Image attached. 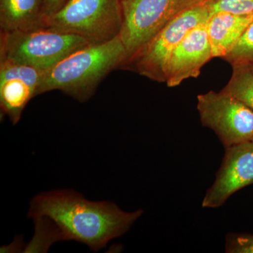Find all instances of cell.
<instances>
[{
  "mask_svg": "<svg viewBox=\"0 0 253 253\" xmlns=\"http://www.w3.org/2000/svg\"><path fill=\"white\" fill-rule=\"evenodd\" d=\"M203 126L215 133L224 149L253 139V111L224 91H209L197 96Z\"/></svg>",
  "mask_w": 253,
  "mask_h": 253,
  "instance_id": "obj_7",
  "label": "cell"
},
{
  "mask_svg": "<svg viewBox=\"0 0 253 253\" xmlns=\"http://www.w3.org/2000/svg\"><path fill=\"white\" fill-rule=\"evenodd\" d=\"M67 1L68 0H44V15L45 21L57 12Z\"/></svg>",
  "mask_w": 253,
  "mask_h": 253,
  "instance_id": "obj_17",
  "label": "cell"
},
{
  "mask_svg": "<svg viewBox=\"0 0 253 253\" xmlns=\"http://www.w3.org/2000/svg\"><path fill=\"white\" fill-rule=\"evenodd\" d=\"M211 14L230 13L241 16H253V0H206Z\"/></svg>",
  "mask_w": 253,
  "mask_h": 253,
  "instance_id": "obj_15",
  "label": "cell"
},
{
  "mask_svg": "<svg viewBox=\"0 0 253 253\" xmlns=\"http://www.w3.org/2000/svg\"><path fill=\"white\" fill-rule=\"evenodd\" d=\"M231 66L230 79L221 91L242 101L253 111V63Z\"/></svg>",
  "mask_w": 253,
  "mask_h": 253,
  "instance_id": "obj_13",
  "label": "cell"
},
{
  "mask_svg": "<svg viewBox=\"0 0 253 253\" xmlns=\"http://www.w3.org/2000/svg\"><path fill=\"white\" fill-rule=\"evenodd\" d=\"M203 1L121 0L123 23L119 36L126 51L124 64L176 16Z\"/></svg>",
  "mask_w": 253,
  "mask_h": 253,
  "instance_id": "obj_5",
  "label": "cell"
},
{
  "mask_svg": "<svg viewBox=\"0 0 253 253\" xmlns=\"http://www.w3.org/2000/svg\"><path fill=\"white\" fill-rule=\"evenodd\" d=\"M253 20V16L230 13L211 14L206 26L213 57L221 58L230 52Z\"/></svg>",
  "mask_w": 253,
  "mask_h": 253,
  "instance_id": "obj_11",
  "label": "cell"
},
{
  "mask_svg": "<svg viewBox=\"0 0 253 253\" xmlns=\"http://www.w3.org/2000/svg\"><path fill=\"white\" fill-rule=\"evenodd\" d=\"M44 71L7 61H0V108L13 125L21 120L23 110L38 95Z\"/></svg>",
  "mask_w": 253,
  "mask_h": 253,
  "instance_id": "obj_9",
  "label": "cell"
},
{
  "mask_svg": "<svg viewBox=\"0 0 253 253\" xmlns=\"http://www.w3.org/2000/svg\"><path fill=\"white\" fill-rule=\"evenodd\" d=\"M126 60L119 36L106 42L88 44L44 71L38 95L60 90L84 102L101 81L113 70L122 67Z\"/></svg>",
  "mask_w": 253,
  "mask_h": 253,
  "instance_id": "obj_2",
  "label": "cell"
},
{
  "mask_svg": "<svg viewBox=\"0 0 253 253\" xmlns=\"http://www.w3.org/2000/svg\"><path fill=\"white\" fill-rule=\"evenodd\" d=\"M211 11L206 0L176 16L133 57L122 66L151 81L165 83L164 68L168 58L188 34L206 22Z\"/></svg>",
  "mask_w": 253,
  "mask_h": 253,
  "instance_id": "obj_6",
  "label": "cell"
},
{
  "mask_svg": "<svg viewBox=\"0 0 253 253\" xmlns=\"http://www.w3.org/2000/svg\"><path fill=\"white\" fill-rule=\"evenodd\" d=\"M44 0H0L1 31L44 26Z\"/></svg>",
  "mask_w": 253,
  "mask_h": 253,
  "instance_id": "obj_12",
  "label": "cell"
},
{
  "mask_svg": "<svg viewBox=\"0 0 253 253\" xmlns=\"http://www.w3.org/2000/svg\"><path fill=\"white\" fill-rule=\"evenodd\" d=\"M253 184V141L225 149L215 180L206 191L202 207L217 208L245 186Z\"/></svg>",
  "mask_w": 253,
  "mask_h": 253,
  "instance_id": "obj_8",
  "label": "cell"
},
{
  "mask_svg": "<svg viewBox=\"0 0 253 253\" xmlns=\"http://www.w3.org/2000/svg\"><path fill=\"white\" fill-rule=\"evenodd\" d=\"M206 22L190 32L168 58L164 78L169 87L179 86L189 78L199 77L202 68L214 58Z\"/></svg>",
  "mask_w": 253,
  "mask_h": 253,
  "instance_id": "obj_10",
  "label": "cell"
},
{
  "mask_svg": "<svg viewBox=\"0 0 253 253\" xmlns=\"http://www.w3.org/2000/svg\"><path fill=\"white\" fill-rule=\"evenodd\" d=\"M143 211L126 212L109 201H91L72 190H56L38 195L28 216L49 222L56 240H73L94 251L129 230Z\"/></svg>",
  "mask_w": 253,
  "mask_h": 253,
  "instance_id": "obj_1",
  "label": "cell"
},
{
  "mask_svg": "<svg viewBox=\"0 0 253 253\" xmlns=\"http://www.w3.org/2000/svg\"><path fill=\"white\" fill-rule=\"evenodd\" d=\"M252 141H253V139H252Z\"/></svg>",
  "mask_w": 253,
  "mask_h": 253,
  "instance_id": "obj_18",
  "label": "cell"
},
{
  "mask_svg": "<svg viewBox=\"0 0 253 253\" xmlns=\"http://www.w3.org/2000/svg\"><path fill=\"white\" fill-rule=\"evenodd\" d=\"M89 44L82 37L46 26L1 31L0 61L46 71L76 50Z\"/></svg>",
  "mask_w": 253,
  "mask_h": 253,
  "instance_id": "obj_3",
  "label": "cell"
},
{
  "mask_svg": "<svg viewBox=\"0 0 253 253\" xmlns=\"http://www.w3.org/2000/svg\"><path fill=\"white\" fill-rule=\"evenodd\" d=\"M222 59L231 66L239 63H253V20L230 52Z\"/></svg>",
  "mask_w": 253,
  "mask_h": 253,
  "instance_id": "obj_14",
  "label": "cell"
},
{
  "mask_svg": "<svg viewBox=\"0 0 253 253\" xmlns=\"http://www.w3.org/2000/svg\"><path fill=\"white\" fill-rule=\"evenodd\" d=\"M227 253H253V234L229 233L226 235Z\"/></svg>",
  "mask_w": 253,
  "mask_h": 253,
  "instance_id": "obj_16",
  "label": "cell"
},
{
  "mask_svg": "<svg viewBox=\"0 0 253 253\" xmlns=\"http://www.w3.org/2000/svg\"><path fill=\"white\" fill-rule=\"evenodd\" d=\"M122 23L121 0H68L44 26L100 44L119 36Z\"/></svg>",
  "mask_w": 253,
  "mask_h": 253,
  "instance_id": "obj_4",
  "label": "cell"
}]
</instances>
